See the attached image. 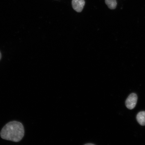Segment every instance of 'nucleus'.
Returning <instances> with one entry per match:
<instances>
[{
	"label": "nucleus",
	"instance_id": "2",
	"mask_svg": "<svg viewBox=\"0 0 145 145\" xmlns=\"http://www.w3.org/2000/svg\"><path fill=\"white\" fill-rule=\"evenodd\" d=\"M137 94L132 93L128 96L125 101L126 107L130 110L133 109L137 105Z\"/></svg>",
	"mask_w": 145,
	"mask_h": 145
},
{
	"label": "nucleus",
	"instance_id": "3",
	"mask_svg": "<svg viewBox=\"0 0 145 145\" xmlns=\"http://www.w3.org/2000/svg\"><path fill=\"white\" fill-rule=\"evenodd\" d=\"M72 8L76 12H78L82 11L85 5L84 0H72Z\"/></svg>",
	"mask_w": 145,
	"mask_h": 145
},
{
	"label": "nucleus",
	"instance_id": "6",
	"mask_svg": "<svg viewBox=\"0 0 145 145\" xmlns=\"http://www.w3.org/2000/svg\"><path fill=\"white\" fill-rule=\"evenodd\" d=\"M1 52H0V60H1Z\"/></svg>",
	"mask_w": 145,
	"mask_h": 145
},
{
	"label": "nucleus",
	"instance_id": "5",
	"mask_svg": "<svg viewBox=\"0 0 145 145\" xmlns=\"http://www.w3.org/2000/svg\"><path fill=\"white\" fill-rule=\"evenodd\" d=\"M105 1L108 8L111 10H114L116 8V0H105Z\"/></svg>",
	"mask_w": 145,
	"mask_h": 145
},
{
	"label": "nucleus",
	"instance_id": "1",
	"mask_svg": "<svg viewBox=\"0 0 145 145\" xmlns=\"http://www.w3.org/2000/svg\"><path fill=\"white\" fill-rule=\"evenodd\" d=\"M24 133L23 125L18 121H12L3 127L1 131V136L5 140L18 142L22 139Z\"/></svg>",
	"mask_w": 145,
	"mask_h": 145
},
{
	"label": "nucleus",
	"instance_id": "4",
	"mask_svg": "<svg viewBox=\"0 0 145 145\" xmlns=\"http://www.w3.org/2000/svg\"><path fill=\"white\" fill-rule=\"evenodd\" d=\"M138 122L141 126L145 125V111H141L138 113L137 116Z\"/></svg>",
	"mask_w": 145,
	"mask_h": 145
}]
</instances>
